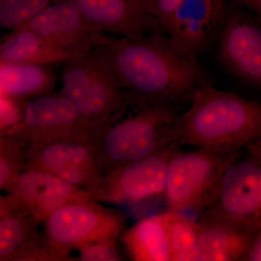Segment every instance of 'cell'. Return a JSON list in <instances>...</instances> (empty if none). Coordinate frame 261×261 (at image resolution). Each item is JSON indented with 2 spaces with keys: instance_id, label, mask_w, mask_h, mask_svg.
Returning a JSON list of instances; mask_svg holds the SVG:
<instances>
[{
  "instance_id": "cell-2",
  "label": "cell",
  "mask_w": 261,
  "mask_h": 261,
  "mask_svg": "<svg viewBox=\"0 0 261 261\" xmlns=\"http://www.w3.org/2000/svg\"><path fill=\"white\" fill-rule=\"evenodd\" d=\"M190 104L178 123L181 145L231 154L261 133V103L211 84L197 89Z\"/></svg>"
},
{
  "instance_id": "cell-5",
  "label": "cell",
  "mask_w": 261,
  "mask_h": 261,
  "mask_svg": "<svg viewBox=\"0 0 261 261\" xmlns=\"http://www.w3.org/2000/svg\"><path fill=\"white\" fill-rule=\"evenodd\" d=\"M240 151L220 154L207 149H178L168 163L163 196L168 211L200 214L207 206L226 170Z\"/></svg>"
},
{
  "instance_id": "cell-8",
  "label": "cell",
  "mask_w": 261,
  "mask_h": 261,
  "mask_svg": "<svg viewBox=\"0 0 261 261\" xmlns=\"http://www.w3.org/2000/svg\"><path fill=\"white\" fill-rule=\"evenodd\" d=\"M200 213L244 228L261 229V162L250 158L231 163Z\"/></svg>"
},
{
  "instance_id": "cell-28",
  "label": "cell",
  "mask_w": 261,
  "mask_h": 261,
  "mask_svg": "<svg viewBox=\"0 0 261 261\" xmlns=\"http://www.w3.org/2000/svg\"><path fill=\"white\" fill-rule=\"evenodd\" d=\"M246 147L250 157L261 162V133L247 144Z\"/></svg>"
},
{
  "instance_id": "cell-12",
  "label": "cell",
  "mask_w": 261,
  "mask_h": 261,
  "mask_svg": "<svg viewBox=\"0 0 261 261\" xmlns=\"http://www.w3.org/2000/svg\"><path fill=\"white\" fill-rule=\"evenodd\" d=\"M20 28L28 29L75 56L100 47L108 35L93 28L72 0H55Z\"/></svg>"
},
{
  "instance_id": "cell-27",
  "label": "cell",
  "mask_w": 261,
  "mask_h": 261,
  "mask_svg": "<svg viewBox=\"0 0 261 261\" xmlns=\"http://www.w3.org/2000/svg\"><path fill=\"white\" fill-rule=\"evenodd\" d=\"M16 211L20 210L10 197H5L0 196V219L13 216L15 215L13 212Z\"/></svg>"
},
{
  "instance_id": "cell-14",
  "label": "cell",
  "mask_w": 261,
  "mask_h": 261,
  "mask_svg": "<svg viewBox=\"0 0 261 261\" xmlns=\"http://www.w3.org/2000/svg\"><path fill=\"white\" fill-rule=\"evenodd\" d=\"M7 188L19 210L30 215L35 221H44L51 212L68 202L91 200V190L37 168H29L15 175Z\"/></svg>"
},
{
  "instance_id": "cell-9",
  "label": "cell",
  "mask_w": 261,
  "mask_h": 261,
  "mask_svg": "<svg viewBox=\"0 0 261 261\" xmlns=\"http://www.w3.org/2000/svg\"><path fill=\"white\" fill-rule=\"evenodd\" d=\"M180 147L169 146L145 159L113 170L91 191V200L135 204L163 195L168 163Z\"/></svg>"
},
{
  "instance_id": "cell-19",
  "label": "cell",
  "mask_w": 261,
  "mask_h": 261,
  "mask_svg": "<svg viewBox=\"0 0 261 261\" xmlns=\"http://www.w3.org/2000/svg\"><path fill=\"white\" fill-rule=\"evenodd\" d=\"M56 84L48 66L0 61V97H39L50 93Z\"/></svg>"
},
{
  "instance_id": "cell-10",
  "label": "cell",
  "mask_w": 261,
  "mask_h": 261,
  "mask_svg": "<svg viewBox=\"0 0 261 261\" xmlns=\"http://www.w3.org/2000/svg\"><path fill=\"white\" fill-rule=\"evenodd\" d=\"M32 166L84 190H95L102 174L90 134L67 136L33 146Z\"/></svg>"
},
{
  "instance_id": "cell-20",
  "label": "cell",
  "mask_w": 261,
  "mask_h": 261,
  "mask_svg": "<svg viewBox=\"0 0 261 261\" xmlns=\"http://www.w3.org/2000/svg\"><path fill=\"white\" fill-rule=\"evenodd\" d=\"M168 211L171 261H197V228L195 220L185 213Z\"/></svg>"
},
{
  "instance_id": "cell-13",
  "label": "cell",
  "mask_w": 261,
  "mask_h": 261,
  "mask_svg": "<svg viewBox=\"0 0 261 261\" xmlns=\"http://www.w3.org/2000/svg\"><path fill=\"white\" fill-rule=\"evenodd\" d=\"M10 132L25 136L34 146L67 136L93 135L94 128L59 92L39 96L27 102L22 109L20 121Z\"/></svg>"
},
{
  "instance_id": "cell-25",
  "label": "cell",
  "mask_w": 261,
  "mask_h": 261,
  "mask_svg": "<svg viewBox=\"0 0 261 261\" xmlns=\"http://www.w3.org/2000/svg\"><path fill=\"white\" fill-rule=\"evenodd\" d=\"M15 168L4 150V143L0 139V190L7 188L15 177Z\"/></svg>"
},
{
  "instance_id": "cell-22",
  "label": "cell",
  "mask_w": 261,
  "mask_h": 261,
  "mask_svg": "<svg viewBox=\"0 0 261 261\" xmlns=\"http://www.w3.org/2000/svg\"><path fill=\"white\" fill-rule=\"evenodd\" d=\"M55 0H0V28H20Z\"/></svg>"
},
{
  "instance_id": "cell-24",
  "label": "cell",
  "mask_w": 261,
  "mask_h": 261,
  "mask_svg": "<svg viewBox=\"0 0 261 261\" xmlns=\"http://www.w3.org/2000/svg\"><path fill=\"white\" fill-rule=\"evenodd\" d=\"M22 110L15 99L0 97V135L13 129L21 119Z\"/></svg>"
},
{
  "instance_id": "cell-21",
  "label": "cell",
  "mask_w": 261,
  "mask_h": 261,
  "mask_svg": "<svg viewBox=\"0 0 261 261\" xmlns=\"http://www.w3.org/2000/svg\"><path fill=\"white\" fill-rule=\"evenodd\" d=\"M27 220L15 215L0 219V260L9 258L25 246L31 238Z\"/></svg>"
},
{
  "instance_id": "cell-17",
  "label": "cell",
  "mask_w": 261,
  "mask_h": 261,
  "mask_svg": "<svg viewBox=\"0 0 261 261\" xmlns=\"http://www.w3.org/2000/svg\"><path fill=\"white\" fill-rule=\"evenodd\" d=\"M168 211L144 218L123 233L127 254L135 261H171Z\"/></svg>"
},
{
  "instance_id": "cell-23",
  "label": "cell",
  "mask_w": 261,
  "mask_h": 261,
  "mask_svg": "<svg viewBox=\"0 0 261 261\" xmlns=\"http://www.w3.org/2000/svg\"><path fill=\"white\" fill-rule=\"evenodd\" d=\"M116 241V239H108L86 244L78 250L79 258L82 261L121 260Z\"/></svg>"
},
{
  "instance_id": "cell-16",
  "label": "cell",
  "mask_w": 261,
  "mask_h": 261,
  "mask_svg": "<svg viewBox=\"0 0 261 261\" xmlns=\"http://www.w3.org/2000/svg\"><path fill=\"white\" fill-rule=\"evenodd\" d=\"M197 261L243 260L258 231L206 213L198 214Z\"/></svg>"
},
{
  "instance_id": "cell-30",
  "label": "cell",
  "mask_w": 261,
  "mask_h": 261,
  "mask_svg": "<svg viewBox=\"0 0 261 261\" xmlns=\"http://www.w3.org/2000/svg\"><path fill=\"white\" fill-rule=\"evenodd\" d=\"M140 1L143 4L144 6L145 7L146 9H147V5H148L149 3H150L152 0H140Z\"/></svg>"
},
{
  "instance_id": "cell-3",
  "label": "cell",
  "mask_w": 261,
  "mask_h": 261,
  "mask_svg": "<svg viewBox=\"0 0 261 261\" xmlns=\"http://www.w3.org/2000/svg\"><path fill=\"white\" fill-rule=\"evenodd\" d=\"M129 99L94 135L96 155L106 175L124 165L140 161L173 145H181L179 106L152 105Z\"/></svg>"
},
{
  "instance_id": "cell-29",
  "label": "cell",
  "mask_w": 261,
  "mask_h": 261,
  "mask_svg": "<svg viewBox=\"0 0 261 261\" xmlns=\"http://www.w3.org/2000/svg\"><path fill=\"white\" fill-rule=\"evenodd\" d=\"M231 3L261 15V0H231Z\"/></svg>"
},
{
  "instance_id": "cell-26",
  "label": "cell",
  "mask_w": 261,
  "mask_h": 261,
  "mask_svg": "<svg viewBox=\"0 0 261 261\" xmlns=\"http://www.w3.org/2000/svg\"><path fill=\"white\" fill-rule=\"evenodd\" d=\"M244 261H261V229L252 243L248 252L243 257Z\"/></svg>"
},
{
  "instance_id": "cell-15",
  "label": "cell",
  "mask_w": 261,
  "mask_h": 261,
  "mask_svg": "<svg viewBox=\"0 0 261 261\" xmlns=\"http://www.w3.org/2000/svg\"><path fill=\"white\" fill-rule=\"evenodd\" d=\"M96 30L119 37H139L163 32L140 0H72Z\"/></svg>"
},
{
  "instance_id": "cell-7",
  "label": "cell",
  "mask_w": 261,
  "mask_h": 261,
  "mask_svg": "<svg viewBox=\"0 0 261 261\" xmlns=\"http://www.w3.org/2000/svg\"><path fill=\"white\" fill-rule=\"evenodd\" d=\"M216 42L218 58L225 69L261 89V15L227 3Z\"/></svg>"
},
{
  "instance_id": "cell-18",
  "label": "cell",
  "mask_w": 261,
  "mask_h": 261,
  "mask_svg": "<svg viewBox=\"0 0 261 261\" xmlns=\"http://www.w3.org/2000/svg\"><path fill=\"white\" fill-rule=\"evenodd\" d=\"M75 55L53 45L28 29L19 28L0 44V61L48 66L66 63Z\"/></svg>"
},
{
  "instance_id": "cell-4",
  "label": "cell",
  "mask_w": 261,
  "mask_h": 261,
  "mask_svg": "<svg viewBox=\"0 0 261 261\" xmlns=\"http://www.w3.org/2000/svg\"><path fill=\"white\" fill-rule=\"evenodd\" d=\"M61 82L60 92L92 125L94 134L126 103V92L101 46L67 61Z\"/></svg>"
},
{
  "instance_id": "cell-6",
  "label": "cell",
  "mask_w": 261,
  "mask_h": 261,
  "mask_svg": "<svg viewBox=\"0 0 261 261\" xmlns=\"http://www.w3.org/2000/svg\"><path fill=\"white\" fill-rule=\"evenodd\" d=\"M45 221L47 250L54 257L97 240L116 239L125 225L123 215L97 201H73L51 212Z\"/></svg>"
},
{
  "instance_id": "cell-11",
  "label": "cell",
  "mask_w": 261,
  "mask_h": 261,
  "mask_svg": "<svg viewBox=\"0 0 261 261\" xmlns=\"http://www.w3.org/2000/svg\"><path fill=\"white\" fill-rule=\"evenodd\" d=\"M227 10L224 0H171L162 32L195 56L216 42Z\"/></svg>"
},
{
  "instance_id": "cell-1",
  "label": "cell",
  "mask_w": 261,
  "mask_h": 261,
  "mask_svg": "<svg viewBox=\"0 0 261 261\" xmlns=\"http://www.w3.org/2000/svg\"><path fill=\"white\" fill-rule=\"evenodd\" d=\"M101 47L127 97L137 102L189 104L197 89L211 84L197 57L163 32L139 37L108 34Z\"/></svg>"
}]
</instances>
